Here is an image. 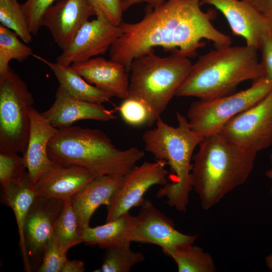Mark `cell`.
Segmentation results:
<instances>
[{"mask_svg":"<svg viewBox=\"0 0 272 272\" xmlns=\"http://www.w3.org/2000/svg\"><path fill=\"white\" fill-rule=\"evenodd\" d=\"M200 1L167 0L155 8L147 7L139 22H122L121 34L109 50L110 59L123 65L129 73L132 61L155 47L189 58L206 45L204 39L212 41L215 47L231 45V37L212 23L217 11H203Z\"/></svg>","mask_w":272,"mask_h":272,"instance_id":"cell-1","label":"cell"},{"mask_svg":"<svg viewBox=\"0 0 272 272\" xmlns=\"http://www.w3.org/2000/svg\"><path fill=\"white\" fill-rule=\"evenodd\" d=\"M256 156L220 132L203 137L193 156L191 173L192 188L202 208L209 210L244 184L253 170Z\"/></svg>","mask_w":272,"mask_h":272,"instance_id":"cell-2","label":"cell"},{"mask_svg":"<svg viewBox=\"0 0 272 272\" xmlns=\"http://www.w3.org/2000/svg\"><path fill=\"white\" fill-rule=\"evenodd\" d=\"M47 153L54 163L81 166L95 177L123 176L145 155L138 148H117L99 129L78 126L57 128L48 144Z\"/></svg>","mask_w":272,"mask_h":272,"instance_id":"cell-3","label":"cell"},{"mask_svg":"<svg viewBox=\"0 0 272 272\" xmlns=\"http://www.w3.org/2000/svg\"><path fill=\"white\" fill-rule=\"evenodd\" d=\"M257 50L246 45L215 47L192 63L175 96L215 99L231 94L243 82L262 77Z\"/></svg>","mask_w":272,"mask_h":272,"instance_id":"cell-4","label":"cell"},{"mask_svg":"<svg viewBox=\"0 0 272 272\" xmlns=\"http://www.w3.org/2000/svg\"><path fill=\"white\" fill-rule=\"evenodd\" d=\"M177 126L165 123L161 117L156 127L143 135L146 151L156 160L165 161L174 175L173 181L159 188L158 198L166 197L167 203L179 212H185L193 189L191 169L193 153L203 137L192 130L186 117L176 113Z\"/></svg>","mask_w":272,"mask_h":272,"instance_id":"cell-5","label":"cell"},{"mask_svg":"<svg viewBox=\"0 0 272 272\" xmlns=\"http://www.w3.org/2000/svg\"><path fill=\"white\" fill-rule=\"evenodd\" d=\"M192 65L188 57L175 53L160 57L154 49L132 61L128 96L141 100L148 106L152 124L176 96Z\"/></svg>","mask_w":272,"mask_h":272,"instance_id":"cell-6","label":"cell"},{"mask_svg":"<svg viewBox=\"0 0 272 272\" xmlns=\"http://www.w3.org/2000/svg\"><path fill=\"white\" fill-rule=\"evenodd\" d=\"M34 103L27 84L13 69L0 74V152L25 153Z\"/></svg>","mask_w":272,"mask_h":272,"instance_id":"cell-7","label":"cell"},{"mask_svg":"<svg viewBox=\"0 0 272 272\" xmlns=\"http://www.w3.org/2000/svg\"><path fill=\"white\" fill-rule=\"evenodd\" d=\"M272 90V82L261 77L248 88L223 97L193 102L186 118L191 128L203 137L220 132L235 116L253 106Z\"/></svg>","mask_w":272,"mask_h":272,"instance_id":"cell-8","label":"cell"},{"mask_svg":"<svg viewBox=\"0 0 272 272\" xmlns=\"http://www.w3.org/2000/svg\"><path fill=\"white\" fill-rule=\"evenodd\" d=\"M220 132L237 147L256 155L269 148L272 145V90L231 119Z\"/></svg>","mask_w":272,"mask_h":272,"instance_id":"cell-9","label":"cell"},{"mask_svg":"<svg viewBox=\"0 0 272 272\" xmlns=\"http://www.w3.org/2000/svg\"><path fill=\"white\" fill-rule=\"evenodd\" d=\"M165 161H145L135 165L123 176L122 183L112 195L107 206L106 222L112 221L129 212L133 207L140 206L144 195L152 186H164L168 183V171Z\"/></svg>","mask_w":272,"mask_h":272,"instance_id":"cell-10","label":"cell"},{"mask_svg":"<svg viewBox=\"0 0 272 272\" xmlns=\"http://www.w3.org/2000/svg\"><path fill=\"white\" fill-rule=\"evenodd\" d=\"M121 33L119 26L110 22L104 15L88 20L80 28L74 38L57 57L56 62L71 65L105 54Z\"/></svg>","mask_w":272,"mask_h":272,"instance_id":"cell-11","label":"cell"},{"mask_svg":"<svg viewBox=\"0 0 272 272\" xmlns=\"http://www.w3.org/2000/svg\"><path fill=\"white\" fill-rule=\"evenodd\" d=\"M64 200L36 196L29 210L24 235L26 250L33 270H37L40 265L44 248L53 236L54 226Z\"/></svg>","mask_w":272,"mask_h":272,"instance_id":"cell-12","label":"cell"},{"mask_svg":"<svg viewBox=\"0 0 272 272\" xmlns=\"http://www.w3.org/2000/svg\"><path fill=\"white\" fill-rule=\"evenodd\" d=\"M197 235L182 233L173 222L149 199H144L134 216L131 241L157 245L162 249L177 245L193 244Z\"/></svg>","mask_w":272,"mask_h":272,"instance_id":"cell-13","label":"cell"},{"mask_svg":"<svg viewBox=\"0 0 272 272\" xmlns=\"http://www.w3.org/2000/svg\"><path fill=\"white\" fill-rule=\"evenodd\" d=\"M220 11L226 19L232 34L242 37L246 45L259 49L263 37L272 34V19L256 10L246 0H200Z\"/></svg>","mask_w":272,"mask_h":272,"instance_id":"cell-14","label":"cell"},{"mask_svg":"<svg viewBox=\"0 0 272 272\" xmlns=\"http://www.w3.org/2000/svg\"><path fill=\"white\" fill-rule=\"evenodd\" d=\"M93 15L96 12L89 0H58L45 12L42 26L48 29L55 43L63 50Z\"/></svg>","mask_w":272,"mask_h":272,"instance_id":"cell-15","label":"cell"},{"mask_svg":"<svg viewBox=\"0 0 272 272\" xmlns=\"http://www.w3.org/2000/svg\"><path fill=\"white\" fill-rule=\"evenodd\" d=\"M30 126L25 153L22 155L27 167L30 182L35 185L54 165L47 153L50 141L57 128L35 108L29 111Z\"/></svg>","mask_w":272,"mask_h":272,"instance_id":"cell-16","label":"cell"},{"mask_svg":"<svg viewBox=\"0 0 272 272\" xmlns=\"http://www.w3.org/2000/svg\"><path fill=\"white\" fill-rule=\"evenodd\" d=\"M42 115L54 127L71 126L76 121L94 120L107 121L116 119L112 111L102 103L75 98L59 86L53 104Z\"/></svg>","mask_w":272,"mask_h":272,"instance_id":"cell-17","label":"cell"},{"mask_svg":"<svg viewBox=\"0 0 272 272\" xmlns=\"http://www.w3.org/2000/svg\"><path fill=\"white\" fill-rule=\"evenodd\" d=\"M72 69L89 83L120 99L128 97L129 77L125 67L102 57L74 62Z\"/></svg>","mask_w":272,"mask_h":272,"instance_id":"cell-18","label":"cell"},{"mask_svg":"<svg viewBox=\"0 0 272 272\" xmlns=\"http://www.w3.org/2000/svg\"><path fill=\"white\" fill-rule=\"evenodd\" d=\"M95 177L81 166L54 163L52 168L33 187L36 196L64 200L72 197Z\"/></svg>","mask_w":272,"mask_h":272,"instance_id":"cell-19","label":"cell"},{"mask_svg":"<svg viewBox=\"0 0 272 272\" xmlns=\"http://www.w3.org/2000/svg\"><path fill=\"white\" fill-rule=\"evenodd\" d=\"M123 176L96 177L71 197L82 232L90 226V220L97 209L101 205H109L112 195L122 183Z\"/></svg>","mask_w":272,"mask_h":272,"instance_id":"cell-20","label":"cell"},{"mask_svg":"<svg viewBox=\"0 0 272 272\" xmlns=\"http://www.w3.org/2000/svg\"><path fill=\"white\" fill-rule=\"evenodd\" d=\"M2 190L4 201L11 208L15 216L24 269L27 272L32 271L33 269L25 245L24 228L28 213L36 195L28 173L21 181L11 183Z\"/></svg>","mask_w":272,"mask_h":272,"instance_id":"cell-21","label":"cell"},{"mask_svg":"<svg viewBox=\"0 0 272 272\" xmlns=\"http://www.w3.org/2000/svg\"><path fill=\"white\" fill-rule=\"evenodd\" d=\"M32 56L49 67L59 82V86L71 96L83 101L102 104L108 102L114 97L89 83L71 65L54 62L36 54H33Z\"/></svg>","mask_w":272,"mask_h":272,"instance_id":"cell-22","label":"cell"},{"mask_svg":"<svg viewBox=\"0 0 272 272\" xmlns=\"http://www.w3.org/2000/svg\"><path fill=\"white\" fill-rule=\"evenodd\" d=\"M134 216L129 212L95 227L90 226L83 231L82 242L108 248L131 241Z\"/></svg>","mask_w":272,"mask_h":272,"instance_id":"cell-23","label":"cell"},{"mask_svg":"<svg viewBox=\"0 0 272 272\" xmlns=\"http://www.w3.org/2000/svg\"><path fill=\"white\" fill-rule=\"evenodd\" d=\"M162 250L174 260L179 272L216 271L215 264L211 255L193 244L177 245Z\"/></svg>","mask_w":272,"mask_h":272,"instance_id":"cell-24","label":"cell"},{"mask_svg":"<svg viewBox=\"0 0 272 272\" xmlns=\"http://www.w3.org/2000/svg\"><path fill=\"white\" fill-rule=\"evenodd\" d=\"M82 234L71 197L69 198L64 200L53 234L62 254L66 255L70 248L82 242Z\"/></svg>","mask_w":272,"mask_h":272,"instance_id":"cell-25","label":"cell"},{"mask_svg":"<svg viewBox=\"0 0 272 272\" xmlns=\"http://www.w3.org/2000/svg\"><path fill=\"white\" fill-rule=\"evenodd\" d=\"M130 242L106 249L103 262L99 269L94 272H128L135 265L143 262L144 254L140 251H133Z\"/></svg>","mask_w":272,"mask_h":272,"instance_id":"cell-26","label":"cell"},{"mask_svg":"<svg viewBox=\"0 0 272 272\" xmlns=\"http://www.w3.org/2000/svg\"><path fill=\"white\" fill-rule=\"evenodd\" d=\"M13 31L0 25V74L10 67L9 63L13 59L22 62L32 55V49L19 39Z\"/></svg>","mask_w":272,"mask_h":272,"instance_id":"cell-27","label":"cell"},{"mask_svg":"<svg viewBox=\"0 0 272 272\" xmlns=\"http://www.w3.org/2000/svg\"><path fill=\"white\" fill-rule=\"evenodd\" d=\"M1 24L15 32L22 40L28 44L32 41L21 5L17 0H0Z\"/></svg>","mask_w":272,"mask_h":272,"instance_id":"cell-28","label":"cell"},{"mask_svg":"<svg viewBox=\"0 0 272 272\" xmlns=\"http://www.w3.org/2000/svg\"><path fill=\"white\" fill-rule=\"evenodd\" d=\"M22 156L17 153L0 152V183L2 189L21 181L27 174Z\"/></svg>","mask_w":272,"mask_h":272,"instance_id":"cell-29","label":"cell"},{"mask_svg":"<svg viewBox=\"0 0 272 272\" xmlns=\"http://www.w3.org/2000/svg\"><path fill=\"white\" fill-rule=\"evenodd\" d=\"M123 100L118 109L126 123L134 126L153 125L151 111L143 101L129 96Z\"/></svg>","mask_w":272,"mask_h":272,"instance_id":"cell-30","label":"cell"},{"mask_svg":"<svg viewBox=\"0 0 272 272\" xmlns=\"http://www.w3.org/2000/svg\"><path fill=\"white\" fill-rule=\"evenodd\" d=\"M55 0H26L21 4L30 32L38 34L42 27V20L46 10Z\"/></svg>","mask_w":272,"mask_h":272,"instance_id":"cell-31","label":"cell"},{"mask_svg":"<svg viewBox=\"0 0 272 272\" xmlns=\"http://www.w3.org/2000/svg\"><path fill=\"white\" fill-rule=\"evenodd\" d=\"M66 259V255L62 254L53 235L44 248L40 265L36 271L61 272Z\"/></svg>","mask_w":272,"mask_h":272,"instance_id":"cell-32","label":"cell"},{"mask_svg":"<svg viewBox=\"0 0 272 272\" xmlns=\"http://www.w3.org/2000/svg\"><path fill=\"white\" fill-rule=\"evenodd\" d=\"M96 12L104 15L112 24L119 26L122 22L121 0H89Z\"/></svg>","mask_w":272,"mask_h":272,"instance_id":"cell-33","label":"cell"},{"mask_svg":"<svg viewBox=\"0 0 272 272\" xmlns=\"http://www.w3.org/2000/svg\"><path fill=\"white\" fill-rule=\"evenodd\" d=\"M261 55L260 64L263 77L272 82V34L263 37L259 47Z\"/></svg>","mask_w":272,"mask_h":272,"instance_id":"cell-34","label":"cell"},{"mask_svg":"<svg viewBox=\"0 0 272 272\" xmlns=\"http://www.w3.org/2000/svg\"><path fill=\"white\" fill-rule=\"evenodd\" d=\"M246 1L261 14L272 19V0Z\"/></svg>","mask_w":272,"mask_h":272,"instance_id":"cell-35","label":"cell"},{"mask_svg":"<svg viewBox=\"0 0 272 272\" xmlns=\"http://www.w3.org/2000/svg\"><path fill=\"white\" fill-rule=\"evenodd\" d=\"M165 2V0H121V7L123 12L127 10L134 5L145 2L148 4V7L155 8Z\"/></svg>","mask_w":272,"mask_h":272,"instance_id":"cell-36","label":"cell"},{"mask_svg":"<svg viewBox=\"0 0 272 272\" xmlns=\"http://www.w3.org/2000/svg\"><path fill=\"white\" fill-rule=\"evenodd\" d=\"M84 263L79 260H65L61 272H84Z\"/></svg>","mask_w":272,"mask_h":272,"instance_id":"cell-37","label":"cell"},{"mask_svg":"<svg viewBox=\"0 0 272 272\" xmlns=\"http://www.w3.org/2000/svg\"><path fill=\"white\" fill-rule=\"evenodd\" d=\"M270 160L271 167L265 172V175L266 177L272 180V154L270 156ZM270 192L272 194V187L270 189Z\"/></svg>","mask_w":272,"mask_h":272,"instance_id":"cell-38","label":"cell"},{"mask_svg":"<svg viewBox=\"0 0 272 272\" xmlns=\"http://www.w3.org/2000/svg\"><path fill=\"white\" fill-rule=\"evenodd\" d=\"M265 260L267 266L272 270V253L266 256Z\"/></svg>","mask_w":272,"mask_h":272,"instance_id":"cell-39","label":"cell"}]
</instances>
